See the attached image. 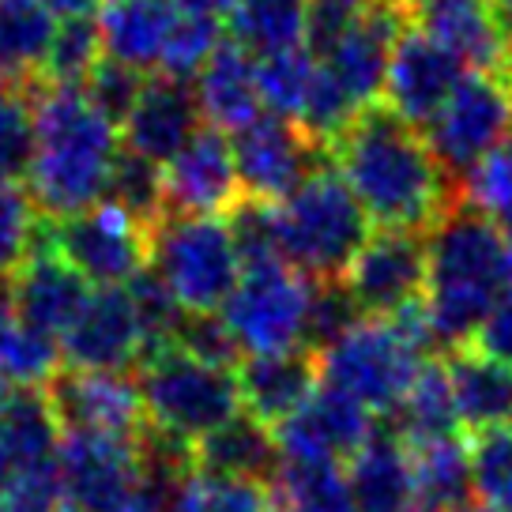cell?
<instances>
[{
	"label": "cell",
	"instance_id": "cell-1",
	"mask_svg": "<svg viewBox=\"0 0 512 512\" xmlns=\"http://www.w3.org/2000/svg\"><path fill=\"white\" fill-rule=\"evenodd\" d=\"M377 230L430 234L460 200V185L441 170L426 136L388 106H369L328 147Z\"/></svg>",
	"mask_w": 512,
	"mask_h": 512
},
{
	"label": "cell",
	"instance_id": "cell-2",
	"mask_svg": "<svg viewBox=\"0 0 512 512\" xmlns=\"http://www.w3.org/2000/svg\"><path fill=\"white\" fill-rule=\"evenodd\" d=\"M509 298V238L482 211L456 200L426 234V313L437 347H471Z\"/></svg>",
	"mask_w": 512,
	"mask_h": 512
},
{
	"label": "cell",
	"instance_id": "cell-3",
	"mask_svg": "<svg viewBox=\"0 0 512 512\" xmlns=\"http://www.w3.org/2000/svg\"><path fill=\"white\" fill-rule=\"evenodd\" d=\"M121 132L83 87H46L34 98L27 192L46 219H68L106 200Z\"/></svg>",
	"mask_w": 512,
	"mask_h": 512
},
{
	"label": "cell",
	"instance_id": "cell-4",
	"mask_svg": "<svg viewBox=\"0 0 512 512\" xmlns=\"http://www.w3.org/2000/svg\"><path fill=\"white\" fill-rule=\"evenodd\" d=\"M369 241V215L336 166H320L275 204L279 260L313 283L343 279L358 249Z\"/></svg>",
	"mask_w": 512,
	"mask_h": 512
},
{
	"label": "cell",
	"instance_id": "cell-5",
	"mask_svg": "<svg viewBox=\"0 0 512 512\" xmlns=\"http://www.w3.org/2000/svg\"><path fill=\"white\" fill-rule=\"evenodd\" d=\"M147 245L151 272L166 283L185 313H223L245 272V260L226 219L162 211L147 230Z\"/></svg>",
	"mask_w": 512,
	"mask_h": 512
},
{
	"label": "cell",
	"instance_id": "cell-6",
	"mask_svg": "<svg viewBox=\"0 0 512 512\" xmlns=\"http://www.w3.org/2000/svg\"><path fill=\"white\" fill-rule=\"evenodd\" d=\"M136 384L144 396L147 426L185 445H196L245 411L238 369L200 362L181 347L147 354L136 366Z\"/></svg>",
	"mask_w": 512,
	"mask_h": 512
},
{
	"label": "cell",
	"instance_id": "cell-7",
	"mask_svg": "<svg viewBox=\"0 0 512 512\" xmlns=\"http://www.w3.org/2000/svg\"><path fill=\"white\" fill-rule=\"evenodd\" d=\"M422 366L426 351L388 317H362L336 343L317 351L320 381L358 400L373 415H396Z\"/></svg>",
	"mask_w": 512,
	"mask_h": 512
},
{
	"label": "cell",
	"instance_id": "cell-8",
	"mask_svg": "<svg viewBox=\"0 0 512 512\" xmlns=\"http://www.w3.org/2000/svg\"><path fill=\"white\" fill-rule=\"evenodd\" d=\"M309 305H313V279H305L287 260H260L245 264L241 283L223 305V320L241 358L305 351Z\"/></svg>",
	"mask_w": 512,
	"mask_h": 512
},
{
	"label": "cell",
	"instance_id": "cell-9",
	"mask_svg": "<svg viewBox=\"0 0 512 512\" xmlns=\"http://www.w3.org/2000/svg\"><path fill=\"white\" fill-rule=\"evenodd\" d=\"M38 241L61 253L91 287H128L151 268L147 226L113 200H98L68 219H46Z\"/></svg>",
	"mask_w": 512,
	"mask_h": 512
},
{
	"label": "cell",
	"instance_id": "cell-10",
	"mask_svg": "<svg viewBox=\"0 0 512 512\" xmlns=\"http://www.w3.org/2000/svg\"><path fill=\"white\" fill-rule=\"evenodd\" d=\"M422 136L441 170L460 185V177L475 162L486 159L505 136H512V87L505 76L467 72V80L422 128Z\"/></svg>",
	"mask_w": 512,
	"mask_h": 512
},
{
	"label": "cell",
	"instance_id": "cell-11",
	"mask_svg": "<svg viewBox=\"0 0 512 512\" xmlns=\"http://www.w3.org/2000/svg\"><path fill=\"white\" fill-rule=\"evenodd\" d=\"M57 475H61L64 509L113 512L144 486L140 437L64 433Z\"/></svg>",
	"mask_w": 512,
	"mask_h": 512
},
{
	"label": "cell",
	"instance_id": "cell-12",
	"mask_svg": "<svg viewBox=\"0 0 512 512\" xmlns=\"http://www.w3.org/2000/svg\"><path fill=\"white\" fill-rule=\"evenodd\" d=\"M230 147L238 162L241 192L264 204H279L313 170L324 166V147L313 144L302 125L268 110L253 117L245 128L230 132Z\"/></svg>",
	"mask_w": 512,
	"mask_h": 512
},
{
	"label": "cell",
	"instance_id": "cell-13",
	"mask_svg": "<svg viewBox=\"0 0 512 512\" xmlns=\"http://www.w3.org/2000/svg\"><path fill=\"white\" fill-rule=\"evenodd\" d=\"M362 317H396L426 294V234L377 230L343 275Z\"/></svg>",
	"mask_w": 512,
	"mask_h": 512
},
{
	"label": "cell",
	"instance_id": "cell-14",
	"mask_svg": "<svg viewBox=\"0 0 512 512\" xmlns=\"http://www.w3.org/2000/svg\"><path fill=\"white\" fill-rule=\"evenodd\" d=\"M467 80V64L445 49L433 34L411 23L392 49L388 76H384V106L400 113L418 132L441 113L456 87Z\"/></svg>",
	"mask_w": 512,
	"mask_h": 512
},
{
	"label": "cell",
	"instance_id": "cell-15",
	"mask_svg": "<svg viewBox=\"0 0 512 512\" xmlns=\"http://www.w3.org/2000/svg\"><path fill=\"white\" fill-rule=\"evenodd\" d=\"M46 396L64 433H113L140 437L147 426L140 384L128 373L61 369L46 384Z\"/></svg>",
	"mask_w": 512,
	"mask_h": 512
},
{
	"label": "cell",
	"instance_id": "cell-16",
	"mask_svg": "<svg viewBox=\"0 0 512 512\" xmlns=\"http://www.w3.org/2000/svg\"><path fill=\"white\" fill-rule=\"evenodd\" d=\"M61 441L64 430L49 407L46 388H12L0 411V456L12 471V490H31L61 501Z\"/></svg>",
	"mask_w": 512,
	"mask_h": 512
},
{
	"label": "cell",
	"instance_id": "cell-17",
	"mask_svg": "<svg viewBox=\"0 0 512 512\" xmlns=\"http://www.w3.org/2000/svg\"><path fill=\"white\" fill-rule=\"evenodd\" d=\"M166 211L174 215H230L245 200L234 147L223 128L204 125L162 166Z\"/></svg>",
	"mask_w": 512,
	"mask_h": 512
},
{
	"label": "cell",
	"instance_id": "cell-18",
	"mask_svg": "<svg viewBox=\"0 0 512 512\" xmlns=\"http://www.w3.org/2000/svg\"><path fill=\"white\" fill-rule=\"evenodd\" d=\"M61 354L68 369H102L125 373L144 362V328L128 287H95L61 336Z\"/></svg>",
	"mask_w": 512,
	"mask_h": 512
},
{
	"label": "cell",
	"instance_id": "cell-19",
	"mask_svg": "<svg viewBox=\"0 0 512 512\" xmlns=\"http://www.w3.org/2000/svg\"><path fill=\"white\" fill-rule=\"evenodd\" d=\"M377 433L373 411L339 388L317 384V392L275 426V441L283 460H320V464H347L358 448Z\"/></svg>",
	"mask_w": 512,
	"mask_h": 512
},
{
	"label": "cell",
	"instance_id": "cell-20",
	"mask_svg": "<svg viewBox=\"0 0 512 512\" xmlns=\"http://www.w3.org/2000/svg\"><path fill=\"white\" fill-rule=\"evenodd\" d=\"M411 23H415V12L407 4L377 0L366 19H358L336 46L328 49L324 57H317L328 68V76L351 95L358 110L377 106V98L384 95V76H388L392 49H396L400 34Z\"/></svg>",
	"mask_w": 512,
	"mask_h": 512
},
{
	"label": "cell",
	"instance_id": "cell-21",
	"mask_svg": "<svg viewBox=\"0 0 512 512\" xmlns=\"http://www.w3.org/2000/svg\"><path fill=\"white\" fill-rule=\"evenodd\" d=\"M200 128H204V113H200L192 83L155 76L144 83L136 106L121 125V144L166 166Z\"/></svg>",
	"mask_w": 512,
	"mask_h": 512
},
{
	"label": "cell",
	"instance_id": "cell-22",
	"mask_svg": "<svg viewBox=\"0 0 512 512\" xmlns=\"http://www.w3.org/2000/svg\"><path fill=\"white\" fill-rule=\"evenodd\" d=\"M91 290L95 287L61 253H53L46 241H38L34 253L12 275V298H16L19 320L53 339H61L72 328V320L83 313Z\"/></svg>",
	"mask_w": 512,
	"mask_h": 512
},
{
	"label": "cell",
	"instance_id": "cell-23",
	"mask_svg": "<svg viewBox=\"0 0 512 512\" xmlns=\"http://www.w3.org/2000/svg\"><path fill=\"white\" fill-rule=\"evenodd\" d=\"M317 377V354L309 351L249 354L238 362L241 407L275 430L317 392Z\"/></svg>",
	"mask_w": 512,
	"mask_h": 512
},
{
	"label": "cell",
	"instance_id": "cell-24",
	"mask_svg": "<svg viewBox=\"0 0 512 512\" xmlns=\"http://www.w3.org/2000/svg\"><path fill=\"white\" fill-rule=\"evenodd\" d=\"M347 482L358 512H411L418 505L407 441L392 430H377L347 460Z\"/></svg>",
	"mask_w": 512,
	"mask_h": 512
},
{
	"label": "cell",
	"instance_id": "cell-25",
	"mask_svg": "<svg viewBox=\"0 0 512 512\" xmlns=\"http://www.w3.org/2000/svg\"><path fill=\"white\" fill-rule=\"evenodd\" d=\"M192 91L204 113V125H215L223 132H238L264 113L260 87H256V57L230 38H223V46L196 72Z\"/></svg>",
	"mask_w": 512,
	"mask_h": 512
},
{
	"label": "cell",
	"instance_id": "cell-26",
	"mask_svg": "<svg viewBox=\"0 0 512 512\" xmlns=\"http://www.w3.org/2000/svg\"><path fill=\"white\" fill-rule=\"evenodd\" d=\"M177 8L170 0H110L98 12L102 49L110 61H121L136 72H159Z\"/></svg>",
	"mask_w": 512,
	"mask_h": 512
},
{
	"label": "cell",
	"instance_id": "cell-27",
	"mask_svg": "<svg viewBox=\"0 0 512 512\" xmlns=\"http://www.w3.org/2000/svg\"><path fill=\"white\" fill-rule=\"evenodd\" d=\"M415 23L452 49L467 64V72L501 76L509 68L512 46L497 27L490 4H426L415 12Z\"/></svg>",
	"mask_w": 512,
	"mask_h": 512
},
{
	"label": "cell",
	"instance_id": "cell-28",
	"mask_svg": "<svg viewBox=\"0 0 512 512\" xmlns=\"http://www.w3.org/2000/svg\"><path fill=\"white\" fill-rule=\"evenodd\" d=\"M192 464L215 479H253L268 482L275 467L283 464V452L275 441V430L264 426L249 411L234 415L226 426L211 430L192 445Z\"/></svg>",
	"mask_w": 512,
	"mask_h": 512
},
{
	"label": "cell",
	"instance_id": "cell-29",
	"mask_svg": "<svg viewBox=\"0 0 512 512\" xmlns=\"http://www.w3.org/2000/svg\"><path fill=\"white\" fill-rule=\"evenodd\" d=\"M448 384L460 426L471 433H486L497 426H512V369L479 347H460L445 358Z\"/></svg>",
	"mask_w": 512,
	"mask_h": 512
},
{
	"label": "cell",
	"instance_id": "cell-30",
	"mask_svg": "<svg viewBox=\"0 0 512 512\" xmlns=\"http://www.w3.org/2000/svg\"><path fill=\"white\" fill-rule=\"evenodd\" d=\"M411 475H415L418 505L437 512H456L471 497V445L460 433L430 437V441H407Z\"/></svg>",
	"mask_w": 512,
	"mask_h": 512
},
{
	"label": "cell",
	"instance_id": "cell-31",
	"mask_svg": "<svg viewBox=\"0 0 512 512\" xmlns=\"http://www.w3.org/2000/svg\"><path fill=\"white\" fill-rule=\"evenodd\" d=\"M57 16L38 0H0V83L27 87L42 80Z\"/></svg>",
	"mask_w": 512,
	"mask_h": 512
},
{
	"label": "cell",
	"instance_id": "cell-32",
	"mask_svg": "<svg viewBox=\"0 0 512 512\" xmlns=\"http://www.w3.org/2000/svg\"><path fill=\"white\" fill-rule=\"evenodd\" d=\"M309 0H234L226 12V38L253 57H272L305 46Z\"/></svg>",
	"mask_w": 512,
	"mask_h": 512
},
{
	"label": "cell",
	"instance_id": "cell-33",
	"mask_svg": "<svg viewBox=\"0 0 512 512\" xmlns=\"http://www.w3.org/2000/svg\"><path fill=\"white\" fill-rule=\"evenodd\" d=\"M272 512H358L347 471L320 460H283L268 479Z\"/></svg>",
	"mask_w": 512,
	"mask_h": 512
},
{
	"label": "cell",
	"instance_id": "cell-34",
	"mask_svg": "<svg viewBox=\"0 0 512 512\" xmlns=\"http://www.w3.org/2000/svg\"><path fill=\"white\" fill-rule=\"evenodd\" d=\"M392 430L403 441H430V437H448L460 430L445 362H426L418 369L415 384L407 388V396L392 415Z\"/></svg>",
	"mask_w": 512,
	"mask_h": 512
},
{
	"label": "cell",
	"instance_id": "cell-35",
	"mask_svg": "<svg viewBox=\"0 0 512 512\" xmlns=\"http://www.w3.org/2000/svg\"><path fill=\"white\" fill-rule=\"evenodd\" d=\"M313 76H317V57L305 46L283 49L272 57H256V87H260V102L264 110L287 121H302V110L313 91Z\"/></svg>",
	"mask_w": 512,
	"mask_h": 512
},
{
	"label": "cell",
	"instance_id": "cell-36",
	"mask_svg": "<svg viewBox=\"0 0 512 512\" xmlns=\"http://www.w3.org/2000/svg\"><path fill=\"white\" fill-rule=\"evenodd\" d=\"M102 57H106V49H102L98 19H61L53 42H49L46 64H42V83H49V87H83Z\"/></svg>",
	"mask_w": 512,
	"mask_h": 512
},
{
	"label": "cell",
	"instance_id": "cell-37",
	"mask_svg": "<svg viewBox=\"0 0 512 512\" xmlns=\"http://www.w3.org/2000/svg\"><path fill=\"white\" fill-rule=\"evenodd\" d=\"M460 200L482 211L512 241V136L460 177Z\"/></svg>",
	"mask_w": 512,
	"mask_h": 512
},
{
	"label": "cell",
	"instance_id": "cell-38",
	"mask_svg": "<svg viewBox=\"0 0 512 512\" xmlns=\"http://www.w3.org/2000/svg\"><path fill=\"white\" fill-rule=\"evenodd\" d=\"M61 339L16 320V328L0 343V377L16 388H46L61 373Z\"/></svg>",
	"mask_w": 512,
	"mask_h": 512
},
{
	"label": "cell",
	"instance_id": "cell-39",
	"mask_svg": "<svg viewBox=\"0 0 512 512\" xmlns=\"http://www.w3.org/2000/svg\"><path fill=\"white\" fill-rule=\"evenodd\" d=\"M106 200H113L117 208H125L136 223H144L151 230V223L166 211V189H162V166L159 162L144 159L136 151L121 147L117 166H113L110 189Z\"/></svg>",
	"mask_w": 512,
	"mask_h": 512
},
{
	"label": "cell",
	"instance_id": "cell-40",
	"mask_svg": "<svg viewBox=\"0 0 512 512\" xmlns=\"http://www.w3.org/2000/svg\"><path fill=\"white\" fill-rule=\"evenodd\" d=\"M170 512H272L268 482L253 479H215L192 471L177 490Z\"/></svg>",
	"mask_w": 512,
	"mask_h": 512
},
{
	"label": "cell",
	"instance_id": "cell-41",
	"mask_svg": "<svg viewBox=\"0 0 512 512\" xmlns=\"http://www.w3.org/2000/svg\"><path fill=\"white\" fill-rule=\"evenodd\" d=\"M471 486L482 505L512 512V426L471 437Z\"/></svg>",
	"mask_w": 512,
	"mask_h": 512
},
{
	"label": "cell",
	"instance_id": "cell-42",
	"mask_svg": "<svg viewBox=\"0 0 512 512\" xmlns=\"http://www.w3.org/2000/svg\"><path fill=\"white\" fill-rule=\"evenodd\" d=\"M34 155V98L27 87L0 83V181H19Z\"/></svg>",
	"mask_w": 512,
	"mask_h": 512
},
{
	"label": "cell",
	"instance_id": "cell-43",
	"mask_svg": "<svg viewBox=\"0 0 512 512\" xmlns=\"http://www.w3.org/2000/svg\"><path fill=\"white\" fill-rule=\"evenodd\" d=\"M42 234L38 204L19 181H0V279L19 272V264L34 253Z\"/></svg>",
	"mask_w": 512,
	"mask_h": 512
},
{
	"label": "cell",
	"instance_id": "cell-44",
	"mask_svg": "<svg viewBox=\"0 0 512 512\" xmlns=\"http://www.w3.org/2000/svg\"><path fill=\"white\" fill-rule=\"evenodd\" d=\"M223 46V23L211 16H192V12H177V23L170 31L166 53H162L159 76L170 80H196V72L208 64V57Z\"/></svg>",
	"mask_w": 512,
	"mask_h": 512
},
{
	"label": "cell",
	"instance_id": "cell-45",
	"mask_svg": "<svg viewBox=\"0 0 512 512\" xmlns=\"http://www.w3.org/2000/svg\"><path fill=\"white\" fill-rule=\"evenodd\" d=\"M144 72H136V68H128L121 61H110V57H102L95 64V72L87 76L83 83V91L87 98L95 102L98 110L110 117L113 125H125V117L132 113L136 106V98L144 91Z\"/></svg>",
	"mask_w": 512,
	"mask_h": 512
},
{
	"label": "cell",
	"instance_id": "cell-46",
	"mask_svg": "<svg viewBox=\"0 0 512 512\" xmlns=\"http://www.w3.org/2000/svg\"><path fill=\"white\" fill-rule=\"evenodd\" d=\"M174 347L189 351L192 358H200V362H211V366L238 369V358H241L238 343L230 336L223 313H185L181 328H177Z\"/></svg>",
	"mask_w": 512,
	"mask_h": 512
},
{
	"label": "cell",
	"instance_id": "cell-47",
	"mask_svg": "<svg viewBox=\"0 0 512 512\" xmlns=\"http://www.w3.org/2000/svg\"><path fill=\"white\" fill-rule=\"evenodd\" d=\"M377 0H309V23H305V49L324 57L358 19L373 12Z\"/></svg>",
	"mask_w": 512,
	"mask_h": 512
},
{
	"label": "cell",
	"instance_id": "cell-48",
	"mask_svg": "<svg viewBox=\"0 0 512 512\" xmlns=\"http://www.w3.org/2000/svg\"><path fill=\"white\" fill-rule=\"evenodd\" d=\"M471 347H479L482 354H490L501 366L512 369V294L490 313V320L479 328V336H475Z\"/></svg>",
	"mask_w": 512,
	"mask_h": 512
},
{
	"label": "cell",
	"instance_id": "cell-49",
	"mask_svg": "<svg viewBox=\"0 0 512 512\" xmlns=\"http://www.w3.org/2000/svg\"><path fill=\"white\" fill-rule=\"evenodd\" d=\"M61 501L46 494H31V490H8L0 497V512H57Z\"/></svg>",
	"mask_w": 512,
	"mask_h": 512
},
{
	"label": "cell",
	"instance_id": "cell-50",
	"mask_svg": "<svg viewBox=\"0 0 512 512\" xmlns=\"http://www.w3.org/2000/svg\"><path fill=\"white\" fill-rule=\"evenodd\" d=\"M177 12H192V16H211V19H226L230 4L234 0H170Z\"/></svg>",
	"mask_w": 512,
	"mask_h": 512
},
{
	"label": "cell",
	"instance_id": "cell-51",
	"mask_svg": "<svg viewBox=\"0 0 512 512\" xmlns=\"http://www.w3.org/2000/svg\"><path fill=\"white\" fill-rule=\"evenodd\" d=\"M16 298H12V279H0V343H4V336L16 328Z\"/></svg>",
	"mask_w": 512,
	"mask_h": 512
},
{
	"label": "cell",
	"instance_id": "cell-52",
	"mask_svg": "<svg viewBox=\"0 0 512 512\" xmlns=\"http://www.w3.org/2000/svg\"><path fill=\"white\" fill-rule=\"evenodd\" d=\"M38 4H46L57 19H76V16H91L98 0H38Z\"/></svg>",
	"mask_w": 512,
	"mask_h": 512
},
{
	"label": "cell",
	"instance_id": "cell-53",
	"mask_svg": "<svg viewBox=\"0 0 512 512\" xmlns=\"http://www.w3.org/2000/svg\"><path fill=\"white\" fill-rule=\"evenodd\" d=\"M113 512H170V505H166L162 497L147 494V490H136V494L125 501V505H117Z\"/></svg>",
	"mask_w": 512,
	"mask_h": 512
},
{
	"label": "cell",
	"instance_id": "cell-54",
	"mask_svg": "<svg viewBox=\"0 0 512 512\" xmlns=\"http://www.w3.org/2000/svg\"><path fill=\"white\" fill-rule=\"evenodd\" d=\"M12 490V471H8V464H4V456H0V497Z\"/></svg>",
	"mask_w": 512,
	"mask_h": 512
},
{
	"label": "cell",
	"instance_id": "cell-55",
	"mask_svg": "<svg viewBox=\"0 0 512 512\" xmlns=\"http://www.w3.org/2000/svg\"><path fill=\"white\" fill-rule=\"evenodd\" d=\"M426 4H490V0H418L415 12L418 8H426Z\"/></svg>",
	"mask_w": 512,
	"mask_h": 512
},
{
	"label": "cell",
	"instance_id": "cell-56",
	"mask_svg": "<svg viewBox=\"0 0 512 512\" xmlns=\"http://www.w3.org/2000/svg\"><path fill=\"white\" fill-rule=\"evenodd\" d=\"M456 512H501V509H494V505H482V501H467V505H460Z\"/></svg>",
	"mask_w": 512,
	"mask_h": 512
},
{
	"label": "cell",
	"instance_id": "cell-57",
	"mask_svg": "<svg viewBox=\"0 0 512 512\" xmlns=\"http://www.w3.org/2000/svg\"><path fill=\"white\" fill-rule=\"evenodd\" d=\"M8 396H12V388H8V381L0 377V411H4V403H8Z\"/></svg>",
	"mask_w": 512,
	"mask_h": 512
},
{
	"label": "cell",
	"instance_id": "cell-58",
	"mask_svg": "<svg viewBox=\"0 0 512 512\" xmlns=\"http://www.w3.org/2000/svg\"><path fill=\"white\" fill-rule=\"evenodd\" d=\"M509 294H512V241H509Z\"/></svg>",
	"mask_w": 512,
	"mask_h": 512
},
{
	"label": "cell",
	"instance_id": "cell-59",
	"mask_svg": "<svg viewBox=\"0 0 512 512\" xmlns=\"http://www.w3.org/2000/svg\"><path fill=\"white\" fill-rule=\"evenodd\" d=\"M411 512H437V509H426V505H415Z\"/></svg>",
	"mask_w": 512,
	"mask_h": 512
},
{
	"label": "cell",
	"instance_id": "cell-60",
	"mask_svg": "<svg viewBox=\"0 0 512 512\" xmlns=\"http://www.w3.org/2000/svg\"><path fill=\"white\" fill-rule=\"evenodd\" d=\"M400 4H407V8H411V12H415V4H418V0H400Z\"/></svg>",
	"mask_w": 512,
	"mask_h": 512
},
{
	"label": "cell",
	"instance_id": "cell-61",
	"mask_svg": "<svg viewBox=\"0 0 512 512\" xmlns=\"http://www.w3.org/2000/svg\"><path fill=\"white\" fill-rule=\"evenodd\" d=\"M57 512H76V509H64V505H61V509H57Z\"/></svg>",
	"mask_w": 512,
	"mask_h": 512
}]
</instances>
